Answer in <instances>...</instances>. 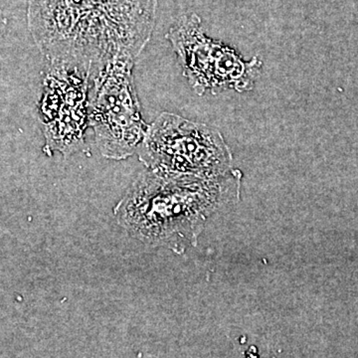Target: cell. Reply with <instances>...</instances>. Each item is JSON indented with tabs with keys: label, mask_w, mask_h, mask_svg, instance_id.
I'll list each match as a JSON object with an SVG mask.
<instances>
[{
	"label": "cell",
	"mask_w": 358,
	"mask_h": 358,
	"mask_svg": "<svg viewBox=\"0 0 358 358\" xmlns=\"http://www.w3.org/2000/svg\"><path fill=\"white\" fill-rule=\"evenodd\" d=\"M157 0H30L28 28L40 53L90 74L115 59L136 61L155 23Z\"/></svg>",
	"instance_id": "1"
},
{
	"label": "cell",
	"mask_w": 358,
	"mask_h": 358,
	"mask_svg": "<svg viewBox=\"0 0 358 358\" xmlns=\"http://www.w3.org/2000/svg\"><path fill=\"white\" fill-rule=\"evenodd\" d=\"M241 179L238 169L216 178L147 169L115 206V218L134 239L183 253L188 247L196 246L209 218L239 200Z\"/></svg>",
	"instance_id": "2"
},
{
	"label": "cell",
	"mask_w": 358,
	"mask_h": 358,
	"mask_svg": "<svg viewBox=\"0 0 358 358\" xmlns=\"http://www.w3.org/2000/svg\"><path fill=\"white\" fill-rule=\"evenodd\" d=\"M138 152L143 166L155 173L216 178L233 169L220 131L171 113H162L148 126Z\"/></svg>",
	"instance_id": "3"
},
{
	"label": "cell",
	"mask_w": 358,
	"mask_h": 358,
	"mask_svg": "<svg viewBox=\"0 0 358 358\" xmlns=\"http://www.w3.org/2000/svg\"><path fill=\"white\" fill-rule=\"evenodd\" d=\"M136 61L115 59L90 77L89 126L106 159L124 160L140 148L148 126L134 86Z\"/></svg>",
	"instance_id": "4"
},
{
	"label": "cell",
	"mask_w": 358,
	"mask_h": 358,
	"mask_svg": "<svg viewBox=\"0 0 358 358\" xmlns=\"http://www.w3.org/2000/svg\"><path fill=\"white\" fill-rule=\"evenodd\" d=\"M166 38L173 44L183 75L197 95L217 94L224 89L250 91L260 76L262 62H247L236 52L206 36L195 14L185 15L171 28Z\"/></svg>",
	"instance_id": "5"
},
{
	"label": "cell",
	"mask_w": 358,
	"mask_h": 358,
	"mask_svg": "<svg viewBox=\"0 0 358 358\" xmlns=\"http://www.w3.org/2000/svg\"><path fill=\"white\" fill-rule=\"evenodd\" d=\"M89 71L65 63H50L43 79L39 121L43 131V152L68 157L85 145L89 126Z\"/></svg>",
	"instance_id": "6"
},
{
	"label": "cell",
	"mask_w": 358,
	"mask_h": 358,
	"mask_svg": "<svg viewBox=\"0 0 358 358\" xmlns=\"http://www.w3.org/2000/svg\"><path fill=\"white\" fill-rule=\"evenodd\" d=\"M6 17L4 16L3 13H2L1 8H0V36H1L2 33L6 30Z\"/></svg>",
	"instance_id": "7"
}]
</instances>
